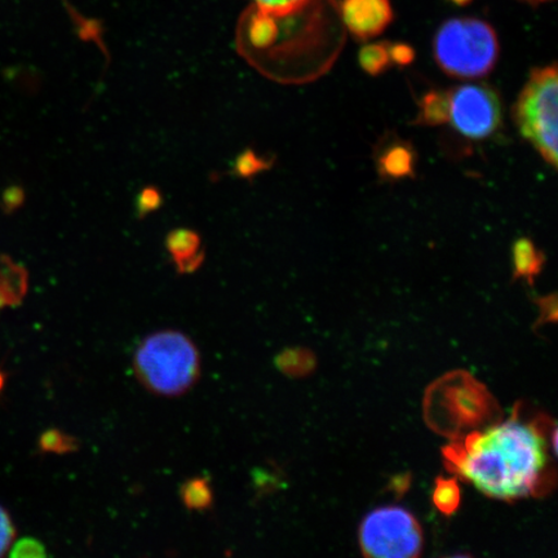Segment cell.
<instances>
[{
  "mask_svg": "<svg viewBox=\"0 0 558 558\" xmlns=\"http://www.w3.org/2000/svg\"><path fill=\"white\" fill-rule=\"evenodd\" d=\"M549 418L530 423L519 413L459 437L444 449L446 469L469 481L488 498L518 500L547 494L555 485L550 458Z\"/></svg>",
  "mask_w": 558,
  "mask_h": 558,
  "instance_id": "6da1fadb",
  "label": "cell"
},
{
  "mask_svg": "<svg viewBox=\"0 0 558 558\" xmlns=\"http://www.w3.org/2000/svg\"><path fill=\"white\" fill-rule=\"evenodd\" d=\"M424 413L432 428L453 439L483 429L500 417L494 397L464 372L446 375L428 389Z\"/></svg>",
  "mask_w": 558,
  "mask_h": 558,
  "instance_id": "7a4b0ae2",
  "label": "cell"
},
{
  "mask_svg": "<svg viewBox=\"0 0 558 558\" xmlns=\"http://www.w3.org/2000/svg\"><path fill=\"white\" fill-rule=\"evenodd\" d=\"M201 353L184 332L162 330L150 333L140 344L134 357L136 379L150 393L183 396L201 378Z\"/></svg>",
  "mask_w": 558,
  "mask_h": 558,
  "instance_id": "3957f363",
  "label": "cell"
},
{
  "mask_svg": "<svg viewBox=\"0 0 558 558\" xmlns=\"http://www.w3.org/2000/svg\"><path fill=\"white\" fill-rule=\"evenodd\" d=\"M434 47L438 66L453 78H483L493 72L499 58L497 33L478 19L446 21L436 34Z\"/></svg>",
  "mask_w": 558,
  "mask_h": 558,
  "instance_id": "277c9868",
  "label": "cell"
},
{
  "mask_svg": "<svg viewBox=\"0 0 558 558\" xmlns=\"http://www.w3.org/2000/svg\"><path fill=\"white\" fill-rule=\"evenodd\" d=\"M557 107V65L534 69L514 104L513 121L522 137L554 169L558 157Z\"/></svg>",
  "mask_w": 558,
  "mask_h": 558,
  "instance_id": "5b68a950",
  "label": "cell"
},
{
  "mask_svg": "<svg viewBox=\"0 0 558 558\" xmlns=\"http://www.w3.org/2000/svg\"><path fill=\"white\" fill-rule=\"evenodd\" d=\"M423 542L421 523L401 507L376 508L361 523L360 546L367 557H418Z\"/></svg>",
  "mask_w": 558,
  "mask_h": 558,
  "instance_id": "8992f818",
  "label": "cell"
},
{
  "mask_svg": "<svg viewBox=\"0 0 558 558\" xmlns=\"http://www.w3.org/2000/svg\"><path fill=\"white\" fill-rule=\"evenodd\" d=\"M460 135L490 137L501 124L499 95L485 85H463L450 90V120Z\"/></svg>",
  "mask_w": 558,
  "mask_h": 558,
  "instance_id": "52a82bcc",
  "label": "cell"
},
{
  "mask_svg": "<svg viewBox=\"0 0 558 558\" xmlns=\"http://www.w3.org/2000/svg\"><path fill=\"white\" fill-rule=\"evenodd\" d=\"M340 15L347 29L360 40L379 37L393 21L389 0H343Z\"/></svg>",
  "mask_w": 558,
  "mask_h": 558,
  "instance_id": "ba28073f",
  "label": "cell"
},
{
  "mask_svg": "<svg viewBox=\"0 0 558 558\" xmlns=\"http://www.w3.org/2000/svg\"><path fill=\"white\" fill-rule=\"evenodd\" d=\"M376 166L383 179L401 180L414 177L416 166V153L414 146L402 140H393L392 143L381 146Z\"/></svg>",
  "mask_w": 558,
  "mask_h": 558,
  "instance_id": "9c48e42d",
  "label": "cell"
},
{
  "mask_svg": "<svg viewBox=\"0 0 558 558\" xmlns=\"http://www.w3.org/2000/svg\"><path fill=\"white\" fill-rule=\"evenodd\" d=\"M512 259L513 278L526 279L530 284H533L535 277L541 275L546 262L542 251L529 239H520L513 243Z\"/></svg>",
  "mask_w": 558,
  "mask_h": 558,
  "instance_id": "30bf717a",
  "label": "cell"
},
{
  "mask_svg": "<svg viewBox=\"0 0 558 558\" xmlns=\"http://www.w3.org/2000/svg\"><path fill=\"white\" fill-rule=\"evenodd\" d=\"M25 270L9 257L0 256V310L15 305L26 292Z\"/></svg>",
  "mask_w": 558,
  "mask_h": 558,
  "instance_id": "8fae6325",
  "label": "cell"
},
{
  "mask_svg": "<svg viewBox=\"0 0 558 558\" xmlns=\"http://www.w3.org/2000/svg\"><path fill=\"white\" fill-rule=\"evenodd\" d=\"M450 120V90L432 89L418 104L416 123L423 125H442Z\"/></svg>",
  "mask_w": 558,
  "mask_h": 558,
  "instance_id": "7c38bea8",
  "label": "cell"
},
{
  "mask_svg": "<svg viewBox=\"0 0 558 558\" xmlns=\"http://www.w3.org/2000/svg\"><path fill=\"white\" fill-rule=\"evenodd\" d=\"M180 498L190 511L204 512L214 505V492L207 477L186 480L180 488Z\"/></svg>",
  "mask_w": 558,
  "mask_h": 558,
  "instance_id": "4fadbf2b",
  "label": "cell"
},
{
  "mask_svg": "<svg viewBox=\"0 0 558 558\" xmlns=\"http://www.w3.org/2000/svg\"><path fill=\"white\" fill-rule=\"evenodd\" d=\"M256 12L282 21L300 15L314 0H251Z\"/></svg>",
  "mask_w": 558,
  "mask_h": 558,
  "instance_id": "5bb4252c",
  "label": "cell"
},
{
  "mask_svg": "<svg viewBox=\"0 0 558 558\" xmlns=\"http://www.w3.org/2000/svg\"><path fill=\"white\" fill-rule=\"evenodd\" d=\"M167 248H169L173 260L178 264V267L179 265L202 255L198 253V236L192 232V230H174V232L169 235V239H167Z\"/></svg>",
  "mask_w": 558,
  "mask_h": 558,
  "instance_id": "9a60e30c",
  "label": "cell"
},
{
  "mask_svg": "<svg viewBox=\"0 0 558 558\" xmlns=\"http://www.w3.org/2000/svg\"><path fill=\"white\" fill-rule=\"evenodd\" d=\"M359 61L362 70L373 76L387 72L390 62L388 44L367 45L360 51Z\"/></svg>",
  "mask_w": 558,
  "mask_h": 558,
  "instance_id": "2e32d148",
  "label": "cell"
},
{
  "mask_svg": "<svg viewBox=\"0 0 558 558\" xmlns=\"http://www.w3.org/2000/svg\"><path fill=\"white\" fill-rule=\"evenodd\" d=\"M38 445L40 451L58 453V456H65V453H73L81 449L78 438L56 428L44 432L39 437Z\"/></svg>",
  "mask_w": 558,
  "mask_h": 558,
  "instance_id": "e0dca14e",
  "label": "cell"
},
{
  "mask_svg": "<svg viewBox=\"0 0 558 558\" xmlns=\"http://www.w3.org/2000/svg\"><path fill=\"white\" fill-rule=\"evenodd\" d=\"M434 504L444 514L450 515L457 512L460 505V488L456 478L438 477L436 480Z\"/></svg>",
  "mask_w": 558,
  "mask_h": 558,
  "instance_id": "ac0fdd59",
  "label": "cell"
},
{
  "mask_svg": "<svg viewBox=\"0 0 558 558\" xmlns=\"http://www.w3.org/2000/svg\"><path fill=\"white\" fill-rule=\"evenodd\" d=\"M276 364L286 375L303 376L311 372L314 360L312 354L303 349H290L278 355Z\"/></svg>",
  "mask_w": 558,
  "mask_h": 558,
  "instance_id": "d6986e66",
  "label": "cell"
},
{
  "mask_svg": "<svg viewBox=\"0 0 558 558\" xmlns=\"http://www.w3.org/2000/svg\"><path fill=\"white\" fill-rule=\"evenodd\" d=\"M46 547L41 542L34 538L20 539L15 546H13L11 557L13 558H40L46 557Z\"/></svg>",
  "mask_w": 558,
  "mask_h": 558,
  "instance_id": "ffe728a7",
  "label": "cell"
},
{
  "mask_svg": "<svg viewBox=\"0 0 558 558\" xmlns=\"http://www.w3.org/2000/svg\"><path fill=\"white\" fill-rule=\"evenodd\" d=\"M16 529L13 526L10 514L5 509L0 507V556H3L11 548L15 541Z\"/></svg>",
  "mask_w": 558,
  "mask_h": 558,
  "instance_id": "44dd1931",
  "label": "cell"
},
{
  "mask_svg": "<svg viewBox=\"0 0 558 558\" xmlns=\"http://www.w3.org/2000/svg\"><path fill=\"white\" fill-rule=\"evenodd\" d=\"M388 52L390 62L395 65H399L401 68L409 66L413 64L415 60V51L414 48H411L409 45L404 44H388Z\"/></svg>",
  "mask_w": 558,
  "mask_h": 558,
  "instance_id": "7402d4cb",
  "label": "cell"
},
{
  "mask_svg": "<svg viewBox=\"0 0 558 558\" xmlns=\"http://www.w3.org/2000/svg\"><path fill=\"white\" fill-rule=\"evenodd\" d=\"M267 166L268 163L263 162L255 153L246 151L240 157L239 162H236V170H239L241 177H251V174L260 172Z\"/></svg>",
  "mask_w": 558,
  "mask_h": 558,
  "instance_id": "603a6c76",
  "label": "cell"
},
{
  "mask_svg": "<svg viewBox=\"0 0 558 558\" xmlns=\"http://www.w3.org/2000/svg\"><path fill=\"white\" fill-rule=\"evenodd\" d=\"M159 204L160 195L156 190H151V187H146V190L138 195L137 206L142 214L155 211Z\"/></svg>",
  "mask_w": 558,
  "mask_h": 558,
  "instance_id": "cb8c5ba5",
  "label": "cell"
},
{
  "mask_svg": "<svg viewBox=\"0 0 558 558\" xmlns=\"http://www.w3.org/2000/svg\"><path fill=\"white\" fill-rule=\"evenodd\" d=\"M538 304L541 305L542 310V317L541 323H544V320H556L557 319V299L556 295L549 296V298H543L539 299Z\"/></svg>",
  "mask_w": 558,
  "mask_h": 558,
  "instance_id": "d4e9b609",
  "label": "cell"
},
{
  "mask_svg": "<svg viewBox=\"0 0 558 558\" xmlns=\"http://www.w3.org/2000/svg\"><path fill=\"white\" fill-rule=\"evenodd\" d=\"M21 199H23V193L16 190V187H12V190L4 195L5 207H17L21 204Z\"/></svg>",
  "mask_w": 558,
  "mask_h": 558,
  "instance_id": "484cf974",
  "label": "cell"
},
{
  "mask_svg": "<svg viewBox=\"0 0 558 558\" xmlns=\"http://www.w3.org/2000/svg\"><path fill=\"white\" fill-rule=\"evenodd\" d=\"M452 3H456L458 5H465L471 2V0H451ZM522 2H526L529 4L533 5H539L542 3L549 2V0H522Z\"/></svg>",
  "mask_w": 558,
  "mask_h": 558,
  "instance_id": "4316f807",
  "label": "cell"
},
{
  "mask_svg": "<svg viewBox=\"0 0 558 558\" xmlns=\"http://www.w3.org/2000/svg\"><path fill=\"white\" fill-rule=\"evenodd\" d=\"M3 383H4L3 375L0 374V389H2Z\"/></svg>",
  "mask_w": 558,
  "mask_h": 558,
  "instance_id": "83f0119b",
  "label": "cell"
}]
</instances>
